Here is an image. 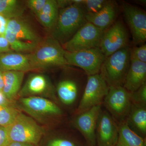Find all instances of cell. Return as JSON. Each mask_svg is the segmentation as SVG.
<instances>
[{"label": "cell", "instance_id": "obj_1", "mask_svg": "<svg viewBox=\"0 0 146 146\" xmlns=\"http://www.w3.org/2000/svg\"><path fill=\"white\" fill-rule=\"evenodd\" d=\"M86 15L81 3L60 9L57 22L52 29V38L63 44L67 42L87 23Z\"/></svg>", "mask_w": 146, "mask_h": 146}, {"label": "cell", "instance_id": "obj_2", "mask_svg": "<svg viewBox=\"0 0 146 146\" xmlns=\"http://www.w3.org/2000/svg\"><path fill=\"white\" fill-rule=\"evenodd\" d=\"M65 53L60 43L52 38L38 45L31 53L27 55L32 70H34L68 65Z\"/></svg>", "mask_w": 146, "mask_h": 146}, {"label": "cell", "instance_id": "obj_3", "mask_svg": "<svg viewBox=\"0 0 146 146\" xmlns=\"http://www.w3.org/2000/svg\"><path fill=\"white\" fill-rule=\"evenodd\" d=\"M130 50L127 46L106 58L100 74L109 86H123L130 65Z\"/></svg>", "mask_w": 146, "mask_h": 146}, {"label": "cell", "instance_id": "obj_4", "mask_svg": "<svg viewBox=\"0 0 146 146\" xmlns=\"http://www.w3.org/2000/svg\"><path fill=\"white\" fill-rule=\"evenodd\" d=\"M7 128L10 142L27 143L35 146L38 144L44 133V129L33 118L22 112Z\"/></svg>", "mask_w": 146, "mask_h": 146}, {"label": "cell", "instance_id": "obj_5", "mask_svg": "<svg viewBox=\"0 0 146 146\" xmlns=\"http://www.w3.org/2000/svg\"><path fill=\"white\" fill-rule=\"evenodd\" d=\"M109 86L100 74L87 76L86 86L77 109L76 115L92 108L102 105L108 93Z\"/></svg>", "mask_w": 146, "mask_h": 146}, {"label": "cell", "instance_id": "obj_6", "mask_svg": "<svg viewBox=\"0 0 146 146\" xmlns=\"http://www.w3.org/2000/svg\"><path fill=\"white\" fill-rule=\"evenodd\" d=\"M16 107L36 119L41 120L48 118L57 117L62 114L60 108L45 98L36 96L20 98L16 101Z\"/></svg>", "mask_w": 146, "mask_h": 146}, {"label": "cell", "instance_id": "obj_7", "mask_svg": "<svg viewBox=\"0 0 146 146\" xmlns=\"http://www.w3.org/2000/svg\"><path fill=\"white\" fill-rule=\"evenodd\" d=\"M103 102L108 112L119 123L126 119L132 104L131 93L123 86H110Z\"/></svg>", "mask_w": 146, "mask_h": 146}, {"label": "cell", "instance_id": "obj_8", "mask_svg": "<svg viewBox=\"0 0 146 146\" xmlns=\"http://www.w3.org/2000/svg\"><path fill=\"white\" fill-rule=\"evenodd\" d=\"M65 56L68 65L81 68L87 76L100 74L106 58L98 48L73 52L65 51Z\"/></svg>", "mask_w": 146, "mask_h": 146}, {"label": "cell", "instance_id": "obj_9", "mask_svg": "<svg viewBox=\"0 0 146 146\" xmlns=\"http://www.w3.org/2000/svg\"><path fill=\"white\" fill-rule=\"evenodd\" d=\"M104 32L87 22L72 38L62 45L69 52L98 48Z\"/></svg>", "mask_w": 146, "mask_h": 146}, {"label": "cell", "instance_id": "obj_10", "mask_svg": "<svg viewBox=\"0 0 146 146\" xmlns=\"http://www.w3.org/2000/svg\"><path fill=\"white\" fill-rule=\"evenodd\" d=\"M128 33L123 21L118 20L104 32L99 48L106 57L129 46Z\"/></svg>", "mask_w": 146, "mask_h": 146}, {"label": "cell", "instance_id": "obj_11", "mask_svg": "<svg viewBox=\"0 0 146 146\" xmlns=\"http://www.w3.org/2000/svg\"><path fill=\"white\" fill-rule=\"evenodd\" d=\"M122 9L133 44H144L146 41L145 11L126 2L123 3Z\"/></svg>", "mask_w": 146, "mask_h": 146}, {"label": "cell", "instance_id": "obj_12", "mask_svg": "<svg viewBox=\"0 0 146 146\" xmlns=\"http://www.w3.org/2000/svg\"><path fill=\"white\" fill-rule=\"evenodd\" d=\"M101 107L102 105L94 106L76 115L73 121V125L81 133L89 146H96V128Z\"/></svg>", "mask_w": 146, "mask_h": 146}, {"label": "cell", "instance_id": "obj_13", "mask_svg": "<svg viewBox=\"0 0 146 146\" xmlns=\"http://www.w3.org/2000/svg\"><path fill=\"white\" fill-rule=\"evenodd\" d=\"M118 137V125L116 121L109 112L101 109L96 128L98 146H115Z\"/></svg>", "mask_w": 146, "mask_h": 146}, {"label": "cell", "instance_id": "obj_14", "mask_svg": "<svg viewBox=\"0 0 146 146\" xmlns=\"http://www.w3.org/2000/svg\"><path fill=\"white\" fill-rule=\"evenodd\" d=\"M118 10L116 2L108 1L99 11L96 13L86 14V21L104 32L116 21Z\"/></svg>", "mask_w": 146, "mask_h": 146}, {"label": "cell", "instance_id": "obj_15", "mask_svg": "<svg viewBox=\"0 0 146 146\" xmlns=\"http://www.w3.org/2000/svg\"><path fill=\"white\" fill-rule=\"evenodd\" d=\"M146 63L131 60L130 65L123 87L133 93L146 83Z\"/></svg>", "mask_w": 146, "mask_h": 146}, {"label": "cell", "instance_id": "obj_16", "mask_svg": "<svg viewBox=\"0 0 146 146\" xmlns=\"http://www.w3.org/2000/svg\"><path fill=\"white\" fill-rule=\"evenodd\" d=\"M32 70L27 55L19 52H8L0 55V71Z\"/></svg>", "mask_w": 146, "mask_h": 146}, {"label": "cell", "instance_id": "obj_17", "mask_svg": "<svg viewBox=\"0 0 146 146\" xmlns=\"http://www.w3.org/2000/svg\"><path fill=\"white\" fill-rule=\"evenodd\" d=\"M25 72L6 71L3 72L4 85L2 91L9 100L16 103L25 76Z\"/></svg>", "mask_w": 146, "mask_h": 146}, {"label": "cell", "instance_id": "obj_18", "mask_svg": "<svg viewBox=\"0 0 146 146\" xmlns=\"http://www.w3.org/2000/svg\"><path fill=\"white\" fill-rule=\"evenodd\" d=\"M5 33L11 35L20 40L28 42L38 43L39 40L36 33L29 25L19 18L8 20Z\"/></svg>", "mask_w": 146, "mask_h": 146}, {"label": "cell", "instance_id": "obj_19", "mask_svg": "<svg viewBox=\"0 0 146 146\" xmlns=\"http://www.w3.org/2000/svg\"><path fill=\"white\" fill-rule=\"evenodd\" d=\"M47 89L54 91L46 78L41 74L33 75L29 77L23 87L18 93L20 98L32 96L43 94Z\"/></svg>", "mask_w": 146, "mask_h": 146}, {"label": "cell", "instance_id": "obj_20", "mask_svg": "<svg viewBox=\"0 0 146 146\" xmlns=\"http://www.w3.org/2000/svg\"><path fill=\"white\" fill-rule=\"evenodd\" d=\"M125 121L132 130L145 138L146 136V106L132 104Z\"/></svg>", "mask_w": 146, "mask_h": 146}, {"label": "cell", "instance_id": "obj_21", "mask_svg": "<svg viewBox=\"0 0 146 146\" xmlns=\"http://www.w3.org/2000/svg\"><path fill=\"white\" fill-rule=\"evenodd\" d=\"M118 125V137L115 146H146L145 138L132 130L125 120Z\"/></svg>", "mask_w": 146, "mask_h": 146}, {"label": "cell", "instance_id": "obj_22", "mask_svg": "<svg viewBox=\"0 0 146 146\" xmlns=\"http://www.w3.org/2000/svg\"><path fill=\"white\" fill-rule=\"evenodd\" d=\"M60 101L66 105H70L76 101L79 92L76 82L70 79L63 80L58 84L56 89Z\"/></svg>", "mask_w": 146, "mask_h": 146}, {"label": "cell", "instance_id": "obj_23", "mask_svg": "<svg viewBox=\"0 0 146 146\" xmlns=\"http://www.w3.org/2000/svg\"><path fill=\"white\" fill-rule=\"evenodd\" d=\"M59 10L57 1L48 0L41 12L36 15L44 27L52 29L57 22Z\"/></svg>", "mask_w": 146, "mask_h": 146}, {"label": "cell", "instance_id": "obj_24", "mask_svg": "<svg viewBox=\"0 0 146 146\" xmlns=\"http://www.w3.org/2000/svg\"><path fill=\"white\" fill-rule=\"evenodd\" d=\"M21 2L17 0H0V15L9 19L19 18L24 12Z\"/></svg>", "mask_w": 146, "mask_h": 146}, {"label": "cell", "instance_id": "obj_25", "mask_svg": "<svg viewBox=\"0 0 146 146\" xmlns=\"http://www.w3.org/2000/svg\"><path fill=\"white\" fill-rule=\"evenodd\" d=\"M3 37L7 40L11 49L15 51L16 52L33 51L38 45V43L20 40L7 33H5Z\"/></svg>", "mask_w": 146, "mask_h": 146}, {"label": "cell", "instance_id": "obj_26", "mask_svg": "<svg viewBox=\"0 0 146 146\" xmlns=\"http://www.w3.org/2000/svg\"><path fill=\"white\" fill-rule=\"evenodd\" d=\"M21 112L16 107L0 106V126L7 127L10 125Z\"/></svg>", "mask_w": 146, "mask_h": 146}, {"label": "cell", "instance_id": "obj_27", "mask_svg": "<svg viewBox=\"0 0 146 146\" xmlns=\"http://www.w3.org/2000/svg\"><path fill=\"white\" fill-rule=\"evenodd\" d=\"M108 0H82L81 5L86 14L96 13L107 3Z\"/></svg>", "mask_w": 146, "mask_h": 146}, {"label": "cell", "instance_id": "obj_28", "mask_svg": "<svg viewBox=\"0 0 146 146\" xmlns=\"http://www.w3.org/2000/svg\"><path fill=\"white\" fill-rule=\"evenodd\" d=\"M132 104L146 106V83L142 85L136 91L131 93Z\"/></svg>", "mask_w": 146, "mask_h": 146}, {"label": "cell", "instance_id": "obj_29", "mask_svg": "<svg viewBox=\"0 0 146 146\" xmlns=\"http://www.w3.org/2000/svg\"><path fill=\"white\" fill-rule=\"evenodd\" d=\"M138 60L146 63V44H142L139 46L131 48L130 60Z\"/></svg>", "mask_w": 146, "mask_h": 146}, {"label": "cell", "instance_id": "obj_30", "mask_svg": "<svg viewBox=\"0 0 146 146\" xmlns=\"http://www.w3.org/2000/svg\"><path fill=\"white\" fill-rule=\"evenodd\" d=\"M48 0H29L27 1L28 7L35 15L41 12Z\"/></svg>", "mask_w": 146, "mask_h": 146}, {"label": "cell", "instance_id": "obj_31", "mask_svg": "<svg viewBox=\"0 0 146 146\" xmlns=\"http://www.w3.org/2000/svg\"><path fill=\"white\" fill-rule=\"evenodd\" d=\"M47 146H77L70 140L65 138H55L48 142Z\"/></svg>", "mask_w": 146, "mask_h": 146}, {"label": "cell", "instance_id": "obj_32", "mask_svg": "<svg viewBox=\"0 0 146 146\" xmlns=\"http://www.w3.org/2000/svg\"><path fill=\"white\" fill-rule=\"evenodd\" d=\"M10 143L7 127L0 126V146H7Z\"/></svg>", "mask_w": 146, "mask_h": 146}, {"label": "cell", "instance_id": "obj_33", "mask_svg": "<svg viewBox=\"0 0 146 146\" xmlns=\"http://www.w3.org/2000/svg\"><path fill=\"white\" fill-rule=\"evenodd\" d=\"M10 46L7 40L3 36H0V55L11 51Z\"/></svg>", "mask_w": 146, "mask_h": 146}, {"label": "cell", "instance_id": "obj_34", "mask_svg": "<svg viewBox=\"0 0 146 146\" xmlns=\"http://www.w3.org/2000/svg\"><path fill=\"white\" fill-rule=\"evenodd\" d=\"M0 106H5L16 107V103L9 100L6 97L2 91H0Z\"/></svg>", "mask_w": 146, "mask_h": 146}, {"label": "cell", "instance_id": "obj_35", "mask_svg": "<svg viewBox=\"0 0 146 146\" xmlns=\"http://www.w3.org/2000/svg\"><path fill=\"white\" fill-rule=\"evenodd\" d=\"M8 20L0 15V36H3L6 29Z\"/></svg>", "mask_w": 146, "mask_h": 146}, {"label": "cell", "instance_id": "obj_36", "mask_svg": "<svg viewBox=\"0 0 146 146\" xmlns=\"http://www.w3.org/2000/svg\"><path fill=\"white\" fill-rule=\"evenodd\" d=\"M7 146H35L32 144L21 142H10Z\"/></svg>", "mask_w": 146, "mask_h": 146}, {"label": "cell", "instance_id": "obj_37", "mask_svg": "<svg viewBox=\"0 0 146 146\" xmlns=\"http://www.w3.org/2000/svg\"><path fill=\"white\" fill-rule=\"evenodd\" d=\"M3 85L4 81L3 72L0 71V91H2Z\"/></svg>", "mask_w": 146, "mask_h": 146}]
</instances>
